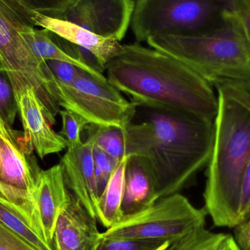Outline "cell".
Here are the masks:
<instances>
[{"instance_id":"6da1fadb","label":"cell","mask_w":250,"mask_h":250,"mask_svg":"<svg viewBox=\"0 0 250 250\" xmlns=\"http://www.w3.org/2000/svg\"><path fill=\"white\" fill-rule=\"evenodd\" d=\"M142 121L124 129L126 154L141 159L159 198L179 193L207 166L214 122L166 108L138 105Z\"/></svg>"},{"instance_id":"7a4b0ae2","label":"cell","mask_w":250,"mask_h":250,"mask_svg":"<svg viewBox=\"0 0 250 250\" xmlns=\"http://www.w3.org/2000/svg\"><path fill=\"white\" fill-rule=\"evenodd\" d=\"M108 82L141 106L188 113L214 122L213 86L176 59L139 42L123 45L105 66Z\"/></svg>"},{"instance_id":"3957f363","label":"cell","mask_w":250,"mask_h":250,"mask_svg":"<svg viewBox=\"0 0 250 250\" xmlns=\"http://www.w3.org/2000/svg\"><path fill=\"white\" fill-rule=\"evenodd\" d=\"M217 92L218 110L207 164L204 208L214 226L236 229L240 225L242 180L250 160V111Z\"/></svg>"},{"instance_id":"277c9868","label":"cell","mask_w":250,"mask_h":250,"mask_svg":"<svg viewBox=\"0 0 250 250\" xmlns=\"http://www.w3.org/2000/svg\"><path fill=\"white\" fill-rule=\"evenodd\" d=\"M146 42L182 62L212 86L250 88V45L232 10L220 27L208 33L160 35Z\"/></svg>"},{"instance_id":"5b68a950","label":"cell","mask_w":250,"mask_h":250,"mask_svg":"<svg viewBox=\"0 0 250 250\" xmlns=\"http://www.w3.org/2000/svg\"><path fill=\"white\" fill-rule=\"evenodd\" d=\"M231 0H136L132 32L138 42L160 35L195 36L222 26Z\"/></svg>"},{"instance_id":"8992f818","label":"cell","mask_w":250,"mask_h":250,"mask_svg":"<svg viewBox=\"0 0 250 250\" xmlns=\"http://www.w3.org/2000/svg\"><path fill=\"white\" fill-rule=\"evenodd\" d=\"M33 12L20 0H0V57L7 76L17 78L32 88L39 98L49 124H56L60 105L51 95V71L29 49L21 32L35 28Z\"/></svg>"},{"instance_id":"52a82bcc","label":"cell","mask_w":250,"mask_h":250,"mask_svg":"<svg viewBox=\"0 0 250 250\" xmlns=\"http://www.w3.org/2000/svg\"><path fill=\"white\" fill-rule=\"evenodd\" d=\"M50 89L60 107L76 113L96 126L125 129L133 120L138 106L125 99L107 79H98L82 69L70 85L57 83L51 73Z\"/></svg>"},{"instance_id":"ba28073f","label":"cell","mask_w":250,"mask_h":250,"mask_svg":"<svg viewBox=\"0 0 250 250\" xmlns=\"http://www.w3.org/2000/svg\"><path fill=\"white\" fill-rule=\"evenodd\" d=\"M207 215L205 208H196L186 197L176 193L160 198L143 211L122 217L101 235L172 242L205 227Z\"/></svg>"},{"instance_id":"9c48e42d","label":"cell","mask_w":250,"mask_h":250,"mask_svg":"<svg viewBox=\"0 0 250 250\" xmlns=\"http://www.w3.org/2000/svg\"><path fill=\"white\" fill-rule=\"evenodd\" d=\"M17 101L18 112L23 127L22 144L28 152L35 151L40 158L67 148L66 140L51 128L34 89L17 78L8 76Z\"/></svg>"},{"instance_id":"30bf717a","label":"cell","mask_w":250,"mask_h":250,"mask_svg":"<svg viewBox=\"0 0 250 250\" xmlns=\"http://www.w3.org/2000/svg\"><path fill=\"white\" fill-rule=\"evenodd\" d=\"M135 0H76L57 19L120 42L132 21Z\"/></svg>"},{"instance_id":"8fae6325","label":"cell","mask_w":250,"mask_h":250,"mask_svg":"<svg viewBox=\"0 0 250 250\" xmlns=\"http://www.w3.org/2000/svg\"><path fill=\"white\" fill-rule=\"evenodd\" d=\"M71 194L66 185L60 163L40 171L32 200L42 238L51 248L57 218Z\"/></svg>"},{"instance_id":"7c38bea8","label":"cell","mask_w":250,"mask_h":250,"mask_svg":"<svg viewBox=\"0 0 250 250\" xmlns=\"http://www.w3.org/2000/svg\"><path fill=\"white\" fill-rule=\"evenodd\" d=\"M93 149V142L86 138L79 148L67 149L60 164L69 190L98 221L100 198L94 171Z\"/></svg>"},{"instance_id":"4fadbf2b","label":"cell","mask_w":250,"mask_h":250,"mask_svg":"<svg viewBox=\"0 0 250 250\" xmlns=\"http://www.w3.org/2000/svg\"><path fill=\"white\" fill-rule=\"evenodd\" d=\"M97 221L71 194L57 218L53 249L92 250L101 236Z\"/></svg>"},{"instance_id":"5bb4252c","label":"cell","mask_w":250,"mask_h":250,"mask_svg":"<svg viewBox=\"0 0 250 250\" xmlns=\"http://www.w3.org/2000/svg\"><path fill=\"white\" fill-rule=\"evenodd\" d=\"M33 20L36 26L48 29L69 43L92 53L104 72L108 62L120 52L123 46L119 41L102 38L76 23L63 19L35 13Z\"/></svg>"},{"instance_id":"9a60e30c","label":"cell","mask_w":250,"mask_h":250,"mask_svg":"<svg viewBox=\"0 0 250 250\" xmlns=\"http://www.w3.org/2000/svg\"><path fill=\"white\" fill-rule=\"evenodd\" d=\"M41 170L32 153L27 152L21 144L13 142L0 135L1 182L27 192L32 199Z\"/></svg>"},{"instance_id":"2e32d148","label":"cell","mask_w":250,"mask_h":250,"mask_svg":"<svg viewBox=\"0 0 250 250\" xmlns=\"http://www.w3.org/2000/svg\"><path fill=\"white\" fill-rule=\"evenodd\" d=\"M158 199L154 181L146 167L139 157L130 156L125 170L122 217L143 211Z\"/></svg>"},{"instance_id":"e0dca14e","label":"cell","mask_w":250,"mask_h":250,"mask_svg":"<svg viewBox=\"0 0 250 250\" xmlns=\"http://www.w3.org/2000/svg\"><path fill=\"white\" fill-rule=\"evenodd\" d=\"M21 34L33 55L41 64H44L45 62L50 61V60L66 62L77 66L79 68L88 72L95 77L101 79H106L104 73L73 58L65 52L62 48H60L53 41L48 29L44 28L42 29L34 28L30 30L21 32Z\"/></svg>"},{"instance_id":"ac0fdd59","label":"cell","mask_w":250,"mask_h":250,"mask_svg":"<svg viewBox=\"0 0 250 250\" xmlns=\"http://www.w3.org/2000/svg\"><path fill=\"white\" fill-rule=\"evenodd\" d=\"M130 155L126 154L119 161L100 199L98 221L108 229L122 217L124 196L125 170Z\"/></svg>"},{"instance_id":"d6986e66","label":"cell","mask_w":250,"mask_h":250,"mask_svg":"<svg viewBox=\"0 0 250 250\" xmlns=\"http://www.w3.org/2000/svg\"><path fill=\"white\" fill-rule=\"evenodd\" d=\"M0 224L38 250H54L40 236L27 213L21 207L1 198Z\"/></svg>"},{"instance_id":"ffe728a7","label":"cell","mask_w":250,"mask_h":250,"mask_svg":"<svg viewBox=\"0 0 250 250\" xmlns=\"http://www.w3.org/2000/svg\"><path fill=\"white\" fill-rule=\"evenodd\" d=\"M86 129L88 131L87 138L93 142L94 146L117 162L126 155L124 129L89 125Z\"/></svg>"},{"instance_id":"44dd1931","label":"cell","mask_w":250,"mask_h":250,"mask_svg":"<svg viewBox=\"0 0 250 250\" xmlns=\"http://www.w3.org/2000/svg\"><path fill=\"white\" fill-rule=\"evenodd\" d=\"M228 235L215 233L200 228L170 242L164 250H222Z\"/></svg>"},{"instance_id":"7402d4cb","label":"cell","mask_w":250,"mask_h":250,"mask_svg":"<svg viewBox=\"0 0 250 250\" xmlns=\"http://www.w3.org/2000/svg\"><path fill=\"white\" fill-rule=\"evenodd\" d=\"M170 243L167 241L105 237L101 233L92 250H164Z\"/></svg>"},{"instance_id":"603a6c76","label":"cell","mask_w":250,"mask_h":250,"mask_svg":"<svg viewBox=\"0 0 250 250\" xmlns=\"http://www.w3.org/2000/svg\"><path fill=\"white\" fill-rule=\"evenodd\" d=\"M60 115L62 122L61 130L58 132L67 141V149L75 150L83 144L82 133L91 125L82 116L70 110H60Z\"/></svg>"},{"instance_id":"cb8c5ba5","label":"cell","mask_w":250,"mask_h":250,"mask_svg":"<svg viewBox=\"0 0 250 250\" xmlns=\"http://www.w3.org/2000/svg\"><path fill=\"white\" fill-rule=\"evenodd\" d=\"M18 112L17 101L13 85L6 71L0 70V119L12 129Z\"/></svg>"},{"instance_id":"d4e9b609","label":"cell","mask_w":250,"mask_h":250,"mask_svg":"<svg viewBox=\"0 0 250 250\" xmlns=\"http://www.w3.org/2000/svg\"><path fill=\"white\" fill-rule=\"evenodd\" d=\"M93 161L97 191L101 199L107 184L119 162L95 146L93 149Z\"/></svg>"},{"instance_id":"484cf974","label":"cell","mask_w":250,"mask_h":250,"mask_svg":"<svg viewBox=\"0 0 250 250\" xmlns=\"http://www.w3.org/2000/svg\"><path fill=\"white\" fill-rule=\"evenodd\" d=\"M0 198L7 200L10 202L21 207L32 219L38 233L41 236V229L37 219L35 205L32 198L27 192L9 186L0 181Z\"/></svg>"},{"instance_id":"4316f807","label":"cell","mask_w":250,"mask_h":250,"mask_svg":"<svg viewBox=\"0 0 250 250\" xmlns=\"http://www.w3.org/2000/svg\"><path fill=\"white\" fill-rule=\"evenodd\" d=\"M76 0H20L29 11L48 17L58 18Z\"/></svg>"},{"instance_id":"83f0119b","label":"cell","mask_w":250,"mask_h":250,"mask_svg":"<svg viewBox=\"0 0 250 250\" xmlns=\"http://www.w3.org/2000/svg\"><path fill=\"white\" fill-rule=\"evenodd\" d=\"M52 79L62 85H70L76 82L81 68L74 64L62 61L50 60L46 62Z\"/></svg>"},{"instance_id":"f1b7e54d","label":"cell","mask_w":250,"mask_h":250,"mask_svg":"<svg viewBox=\"0 0 250 250\" xmlns=\"http://www.w3.org/2000/svg\"><path fill=\"white\" fill-rule=\"evenodd\" d=\"M231 10L250 45V1L231 0Z\"/></svg>"},{"instance_id":"f546056e","label":"cell","mask_w":250,"mask_h":250,"mask_svg":"<svg viewBox=\"0 0 250 250\" xmlns=\"http://www.w3.org/2000/svg\"><path fill=\"white\" fill-rule=\"evenodd\" d=\"M0 250H38L0 224Z\"/></svg>"},{"instance_id":"4dcf8cb0","label":"cell","mask_w":250,"mask_h":250,"mask_svg":"<svg viewBox=\"0 0 250 250\" xmlns=\"http://www.w3.org/2000/svg\"><path fill=\"white\" fill-rule=\"evenodd\" d=\"M240 225L250 220V160L242 180L241 190L240 207H239ZM239 225V226H240Z\"/></svg>"},{"instance_id":"1f68e13d","label":"cell","mask_w":250,"mask_h":250,"mask_svg":"<svg viewBox=\"0 0 250 250\" xmlns=\"http://www.w3.org/2000/svg\"><path fill=\"white\" fill-rule=\"evenodd\" d=\"M217 91L223 92L226 96L236 101L250 111V88L239 87L231 85L217 86Z\"/></svg>"},{"instance_id":"d6a6232c","label":"cell","mask_w":250,"mask_h":250,"mask_svg":"<svg viewBox=\"0 0 250 250\" xmlns=\"http://www.w3.org/2000/svg\"><path fill=\"white\" fill-rule=\"evenodd\" d=\"M235 229V240L242 250H250V220Z\"/></svg>"},{"instance_id":"836d02e7","label":"cell","mask_w":250,"mask_h":250,"mask_svg":"<svg viewBox=\"0 0 250 250\" xmlns=\"http://www.w3.org/2000/svg\"><path fill=\"white\" fill-rule=\"evenodd\" d=\"M0 135L16 144H20L19 135L13 129H9L0 119Z\"/></svg>"},{"instance_id":"e575fe53","label":"cell","mask_w":250,"mask_h":250,"mask_svg":"<svg viewBox=\"0 0 250 250\" xmlns=\"http://www.w3.org/2000/svg\"><path fill=\"white\" fill-rule=\"evenodd\" d=\"M222 250H242L238 245L234 238L230 235H228L227 239L225 242L224 247Z\"/></svg>"},{"instance_id":"d590c367","label":"cell","mask_w":250,"mask_h":250,"mask_svg":"<svg viewBox=\"0 0 250 250\" xmlns=\"http://www.w3.org/2000/svg\"><path fill=\"white\" fill-rule=\"evenodd\" d=\"M0 70H1V71H6L5 67H4V63H3L1 57H0Z\"/></svg>"},{"instance_id":"8d00e7d4","label":"cell","mask_w":250,"mask_h":250,"mask_svg":"<svg viewBox=\"0 0 250 250\" xmlns=\"http://www.w3.org/2000/svg\"><path fill=\"white\" fill-rule=\"evenodd\" d=\"M249 1H250V0H249Z\"/></svg>"},{"instance_id":"74e56055","label":"cell","mask_w":250,"mask_h":250,"mask_svg":"<svg viewBox=\"0 0 250 250\" xmlns=\"http://www.w3.org/2000/svg\"><path fill=\"white\" fill-rule=\"evenodd\" d=\"M135 1H136V0H135Z\"/></svg>"}]
</instances>
